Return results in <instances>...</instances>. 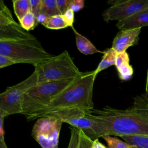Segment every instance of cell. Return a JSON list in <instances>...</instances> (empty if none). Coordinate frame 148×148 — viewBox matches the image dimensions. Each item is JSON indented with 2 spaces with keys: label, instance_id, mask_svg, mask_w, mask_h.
<instances>
[{
  "label": "cell",
  "instance_id": "32",
  "mask_svg": "<svg viewBox=\"0 0 148 148\" xmlns=\"http://www.w3.org/2000/svg\"><path fill=\"white\" fill-rule=\"evenodd\" d=\"M5 134H0V148H8L4 138Z\"/></svg>",
  "mask_w": 148,
  "mask_h": 148
},
{
  "label": "cell",
  "instance_id": "12",
  "mask_svg": "<svg viewBox=\"0 0 148 148\" xmlns=\"http://www.w3.org/2000/svg\"><path fill=\"white\" fill-rule=\"evenodd\" d=\"M36 37L24 30L18 23L7 27H0V41L34 39Z\"/></svg>",
  "mask_w": 148,
  "mask_h": 148
},
{
  "label": "cell",
  "instance_id": "30",
  "mask_svg": "<svg viewBox=\"0 0 148 148\" xmlns=\"http://www.w3.org/2000/svg\"><path fill=\"white\" fill-rule=\"evenodd\" d=\"M8 116L9 115L6 112L0 109V129L1 130H3L4 120H5V118Z\"/></svg>",
  "mask_w": 148,
  "mask_h": 148
},
{
  "label": "cell",
  "instance_id": "13",
  "mask_svg": "<svg viewBox=\"0 0 148 148\" xmlns=\"http://www.w3.org/2000/svg\"><path fill=\"white\" fill-rule=\"evenodd\" d=\"M119 78L122 80H130L134 73L132 66L130 64V58L125 51L117 54L114 64Z\"/></svg>",
  "mask_w": 148,
  "mask_h": 148
},
{
  "label": "cell",
  "instance_id": "28",
  "mask_svg": "<svg viewBox=\"0 0 148 148\" xmlns=\"http://www.w3.org/2000/svg\"><path fill=\"white\" fill-rule=\"evenodd\" d=\"M15 64L9 58L0 54V69Z\"/></svg>",
  "mask_w": 148,
  "mask_h": 148
},
{
  "label": "cell",
  "instance_id": "2",
  "mask_svg": "<svg viewBox=\"0 0 148 148\" xmlns=\"http://www.w3.org/2000/svg\"><path fill=\"white\" fill-rule=\"evenodd\" d=\"M134 105L126 109L106 106L92 113L101 120L106 135L148 136V112L145 110L143 97H136Z\"/></svg>",
  "mask_w": 148,
  "mask_h": 148
},
{
  "label": "cell",
  "instance_id": "6",
  "mask_svg": "<svg viewBox=\"0 0 148 148\" xmlns=\"http://www.w3.org/2000/svg\"><path fill=\"white\" fill-rule=\"evenodd\" d=\"M37 85V75L35 71L23 81L6 88L0 93V109L8 114L21 113L25 92Z\"/></svg>",
  "mask_w": 148,
  "mask_h": 148
},
{
  "label": "cell",
  "instance_id": "23",
  "mask_svg": "<svg viewBox=\"0 0 148 148\" xmlns=\"http://www.w3.org/2000/svg\"><path fill=\"white\" fill-rule=\"evenodd\" d=\"M107 143L109 148H133L134 146L131 145L125 141H122L116 137L110 135H105L102 137Z\"/></svg>",
  "mask_w": 148,
  "mask_h": 148
},
{
  "label": "cell",
  "instance_id": "22",
  "mask_svg": "<svg viewBox=\"0 0 148 148\" xmlns=\"http://www.w3.org/2000/svg\"><path fill=\"white\" fill-rule=\"evenodd\" d=\"M19 22L21 28L28 32L35 28L38 24L36 16L31 12L27 13Z\"/></svg>",
  "mask_w": 148,
  "mask_h": 148
},
{
  "label": "cell",
  "instance_id": "27",
  "mask_svg": "<svg viewBox=\"0 0 148 148\" xmlns=\"http://www.w3.org/2000/svg\"><path fill=\"white\" fill-rule=\"evenodd\" d=\"M62 15L68 27H73L75 18V13L71 9H68Z\"/></svg>",
  "mask_w": 148,
  "mask_h": 148
},
{
  "label": "cell",
  "instance_id": "31",
  "mask_svg": "<svg viewBox=\"0 0 148 148\" xmlns=\"http://www.w3.org/2000/svg\"><path fill=\"white\" fill-rule=\"evenodd\" d=\"M92 148H106L102 143H101L98 139H95L93 140Z\"/></svg>",
  "mask_w": 148,
  "mask_h": 148
},
{
  "label": "cell",
  "instance_id": "18",
  "mask_svg": "<svg viewBox=\"0 0 148 148\" xmlns=\"http://www.w3.org/2000/svg\"><path fill=\"white\" fill-rule=\"evenodd\" d=\"M12 2L14 12L19 21L27 13L31 12L29 0H13Z\"/></svg>",
  "mask_w": 148,
  "mask_h": 148
},
{
  "label": "cell",
  "instance_id": "4",
  "mask_svg": "<svg viewBox=\"0 0 148 148\" xmlns=\"http://www.w3.org/2000/svg\"><path fill=\"white\" fill-rule=\"evenodd\" d=\"M0 54L14 64H29L34 66L53 56L42 47L36 38L0 41Z\"/></svg>",
  "mask_w": 148,
  "mask_h": 148
},
{
  "label": "cell",
  "instance_id": "35",
  "mask_svg": "<svg viewBox=\"0 0 148 148\" xmlns=\"http://www.w3.org/2000/svg\"><path fill=\"white\" fill-rule=\"evenodd\" d=\"M133 148H137V147H136L135 146H134V147H133Z\"/></svg>",
  "mask_w": 148,
  "mask_h": 148
},
{
  "label": "cell",
  "instance_id": "33",
  "mask_svg": "<svg viewBox=\"0 0 148 148\" xmlns=\"http://www.w3.org/2000/svg\"><path fill=\"white\" fill-rule=\"evenodd\" d=\"M146 99H148V69L147 73V79H146V89H145V94L144 95Z\"/></svg>",
  "mask_w": 148,
  "mask_h": 148
},
{
  "label": "cell",
  "instance_id": "20",
  "mask_svg": "<svg viewBox=\"0 0 148 148\" xmlns=\"http://www.w3.org/2000/svg\"><path fill=\"white\" fill-rule=\"evenodd\" d=\"M121 138L127 143L137 148H148V136H123Z\"/></svg>",
  "mask_w": 148,
  "mask_h": 148
},
{
  "label": "cell",
  "instance_id": "19",
  "mask_svg": "<svg viewBox=\"0 0 148 148\" xmlns=\"http://www.w3.org/2000/svg\"><path fill=\"white\" fill-rule=\"evenodd\" d=\"M44 26L50 29H60L68 27L62 14H57L50 17Z\"/></svg>",
  "mask_w": 148,
  "mask_h": 148
},
{
  "label": "cell",
  "instance_id": "1",
  "mask_svg": "<svg viewBox=\"0 0 148 148\" xmlns=\"http://www.w3.org/2000/svg\"><path fill=\"white\" fill-rule=\"evenodd\" d=\"M94 71L82 72L64 90L56 95L43 117H51L64 123L66 120L91 114L94 109L92 101Z\"/></svg>",
  "mask_w": 148,
  "mask_h": 148
},
{
  "label": "cell",
  "instance_id": "9",
  "mask_svg": "<svg viewBox=\"0 0 148 148\" xmlns=\"http://www.w3.org/2000/svg\"><path fill=\"white\" fill-rule=\"evenodd\" d=\"M64 123L81 130L92 140L106 135L105 130L101 120L93 113L81 117L71 119Z\"/></svg>",
  "mask_w": 148,
  "mask_h": 148
},
{
  "label": "cell",
  "instance_id": "15",
  "mask_svg": "<svg viewBox=\"0 0 148 148\" xmlns=\"http://www.w3.org/2000/svg\"><path fill=\"white\" fill-rule=\"evenodd\" d=\"M72 28L73 29L75 35L77 48L80 53L84 55H90L97 53H103V51L98 50L90 40L84 36L79 34L73 28V27H72Z\"/></svg>",
  "mask_w": 148,
  "mask_h": 148
},
{
  "label": "cell",
  "instance_id": "29",
  "mask_svg": "<svg viewBox=\"0 0 148 148\" xmlns=\"http://www.w3.org/2000/svg\"><path fill=\"white\" fill-rule=\"evenodd\" d=\"M36 17V20H37L38 23L42 24L43 25H44V24L46 23L47 20L49 18L46 14H45L43 13H41L40 14H39Z\"/></svg>",
  "mask_w": 148,
  "mask_h": 148
},
{
  "label": "cell",
  "instance_id": "34",
  "mask_svg": "<svg viewBox=\"0 0 148 148\" xmlns=\"http://www.w3.org/2000/svg\"><path fill=\"white\" fill-rule=\"evenodd\" d=\"M143 104H144V108L145 110L148 112V99L146 98L145 95L143 97Z\"/></svg>",
  "mask_w": 148,
  "mask_h": 148
},
{
  "label": "cell",
  "instance_id": "17",
  "mask_svg": "<svg viewBox=\"0 0 148 148\" xmlns=\"http://www.w3.org/2000/svg\"><path fill=\"white\" fill-rule=\"evenodd\" d=\"M17 24L3 1L0 0V27H7Z\"/></svg>",
  "mask_w": 148,
  "mask_h": 148
},
{
  "label": "cell",
  "instance_id": "7",
  "mask_svg": "<svg viewBox=\"0 0 148 148\" xmlns=\"http://www.w3.org/2000/svg\"><path fill=\"white\" fill-rule=\"evenodd\" d=\"M62 123L61 120L53 117H40L34 125L31 135L42 148H58Z\"/></svg>",
  "mask_w": 148,
  "mask_h": 148
},
{
  "label": "cell",
  "instance_id": "8",
  "mask_svg": "<svg viewBox=\"0 0 148 148\" xmlns=\"http://www.w3.org/2000/svg\"><path fill=\"white\" fill-rule=\"evenodd\" d=\"M110 6L102 13L105 21H122L135 13L148 9V0H117L110 1Z\"/></svg>",
  "mask_w": 148,
  "mask_h": 148
},
{
  "label": "cell",
  "instance_id": "10",
  "mask_svg": "<svg viewBox=\"0 0 148 148\" xmlns=\"http://www.w3.org/2000/svg\"><path fill=\"white\" fill-rule=\"evenodd\" d=\"M140 30V28L120 30L113 40L112 48L119 54L125 52L128 47L138 45Z\"/></svg>",
  "mask_w": 148,
  "mask_h": 148
},
{
  "label": "cell",
  "instance_id": "14",
  "mask_svg": "<svg viewBox=\"0 0 148 148\" xmlns=\"http://www.w3.org/2000/svg\"><path fill=\"white\" fill-rule=\"evenodd\" d=\"M93 140L81 130L71 128V138L68 148H92Z\"/></svg>",
  "mask_w": 148,
  "mask_h": 148
},
{
  "label": "cell",
  "instance_id": "16",
  "mask_svg": "<svg viewBox=\"0 0 148 148\" xmlns=\"http://www.w3.org/2000/svg\"><path fill=\"white\" fill-rule=\"evenodd\" d=\"M116 56L117 53L112 47L104 50L103 51V56L100 62L96 69L94 71L95 76L97 77V75L100 72L105 70L109 66L114 65Z\"/></svg>",
  "mask_w": 148,
  "mask_h": 148
},
{
  "label": "cell",
  "instance_id": "24",
  "mask_svg": "<svg viewBox=\"0 0 148 148\" xmlns=\"http://www.w3.org/2000/svg\"><path fill=\"white\" fill-rule=\"evenodd\" d=\"M31 12L36 17L40 13L42 0H29Z\"/></svg>",
  "mask_w": 148,
  "mask_h": 148
},
{
  "label": "cell",
  "instance_id": "11",
  "mask_svg": "<svg viewBox=\"0 0 148 148\" xmlns=\"http://www.w3.org/2000/svg\"><path fill=\"white\" fill-rule=\"evenodd\" d=\"M148 25V9L140 10L122 21H117L116 26L120 30L141 29Z\"/></svg>",
  "mask_w": 148,
  "mask_h": 148
},
{
  "label": "cell",
  "instance_id": "26",
  "mask_svg": "<svg viewBox=\"0 0 148 148\" xmlns=\"http://www.w3.org/2000/svg\"><path fill=\"white\" fill-rule=\"evenodd\" d=\"M71 0H56L57 6L60 14H64L68 9Z\"/></svg>",
  "mask_w": 148,
  "mask_h": 148
},
{
  "label": "cell",
  "instance_id": "21",
  "mask_svg": "<svg viewBox=\"0 0 148 148\" xmlns=\"http://www.w3.org/2000/svg\"><path fill=\"white\" fill-rule=\"evenodd\" d=\"M41 13L46 14L49 17L60 14L56 3V0H42Z\"/></svg>",
  "mask_w": 148,
  "mask_h": 148
},
{
  "label": "cell",
  "instance_id": "25",
  "mask_svg": "<svg viewBox=\"0 0 148 148\" xmlns=\"http://www.w3.org/2000/svg\"><path fill=\"white\" fill-rule=\"evenodd\" d=\"M84 6V0H71L68 9H71L74 13L79 12Z\"/></svg>",
  "mask_w": 148,
  "mask_h": 148
},
{
  "label": "cell",
  "instance_id": "3",
  "mask_svg": "<svg viewBox=\"0 0 148 148\" xmlns=\"http://www.w3.org/2000/svg\"><path fill=\"white\" fill-rule=\"evenodd\" d=\"M75 79L51 82L32 87L24 94L21 114L28 121L42 117L53 97L69 86Z\"/></svg>",
  "mask_w": 148,
  "mask_h": 148
},
{
  "label": "cell",
  "instance_id": "5",
  "mask_svg": "<svg viewBox=\"0 0 148 148\" xmlns=\"http://www.w3.org/2000/svg\"><path fill=\"white\" fill-rule=\"evenodd\" d=\"M34 67L37 75V84L72 80L82 73L67 50L38 63Z\"/></svg>",
  "mask_w": 148,
  "mask_h": 148
}]
</instances>
